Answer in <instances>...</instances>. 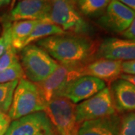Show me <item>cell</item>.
Instances as JSON below:
<instances>
[{
    "mask_svg": "<svg viewBox=\"0 0 135 135\" xmlns=\"http://www.w3.org/2000/svg\"><path fill=\"white\" fill-rule=\"evenodd\" d=\"M120 122L117 114L85 121L80 124L77 135H119Z\"/></svg>",
    "mask_w": 135,
    "mask_h": 135,
    "instance_id": "4fadbf2b",
    "label": "cell"
},
{
    "mask_svg": "<svg viewBox=\"0 0 135 135\" xmlns=\"http://www.w3.org/2000/svg\"><path fill=\"white\" fill-rule=\"evenodd\" d=\"M65 33L66 32H64L59 26L53 24L50 22L40 21L34 27L32 31L28 36V38L26 39V41L23 43V48L35 41H38L39 40L50 37L53 35H62Z\"/></svg>",
    "mask_w": 135,
    "mask_h": 135,
    "instance_id": "e0dca14e",
    "label": "cell"
},
{
    "mask_svg": "<svg viewBox=\"0 0 135 135\" xmlns=\"http://www.w3.org/2000/svg\"><path fill=\"white\" fill-rule=\"evenodd\" d=\"M119 135H135V112H131L121 119Z\"/></svg>",
    "mask_w": 135,
    "mask_h": 135,
    "instance_id": "44dd1931",
    "label": "cell"
},
{
    "mask_svg": "<svg viewBox=\"0 0 135 135\" xmlns=\"http://www.w3.org/2000/svg\"><path fill=\"white\" fill-rule=\"evenodd\" d=\"M135 12V0H118Z\"/></svg>",
    "mask_w": 135,
    "mask_h": 135,
    "instance_id": "4316f807",
    "label": "cell"
},
{
    "mask_svg": "<svg viewBox=\"0 0 135 135\" xmlns=\"http://www.w3.org/2000/svg\"><path fill=\"white\" fill-rule=\"evenodd\" d=\"M83 67H68L59 65L46 80L36 83L47 102L56 96L69 83L84 76Z\"/></svg>",
    "mask_w": 135,
    "mask_h": 135,
    "instance_id": "30bf717a",
    "label": "cell"
},
{
    "mask_svg": "<svg viewBox=\"0 0 135 135\" xmlns=\"http://www.w3.org/2000/svg\"><path fill=\"white\" fill-rule=\"evenodd\" d=\"M111 0H79L77 2L78 9L87 17L102 15Z\"/></svg>",
    "mask_w": 135,
    "mask_h": 135,
    "instance_id": "ac0fdd59",
    "label": "cell"
},
{
    "mask_svg": "<svg viewBox=\"0 0 135 135\" xmlns=\"http://www.w3.org/2000/svg\"><path fill=\"white\" fill-rule=\"evenodd\" d=\"M134 17V11L118 0H111L98 23L103 29L121 35L129 27Z\"/></svg>",
    "mask_w": 135,
    "mask_h": 135,
    "instance_id": "ba28073f",
    "label": "cell"
},
{
    "mask_svg": "<svg viewBox=\"0 0 135 135\" xmlns=\"http://www.w3.org/2000/svg\"><path fill=\"white\" fill-rule=\"evenodd\" d=\"M11 22L7 21L3 24V31L0 36V57L12 47V39L11 35Z\"/></svg>",
    "mask_w": 135,
    "mask_h": 135,
    "instance_id": "7402d4cb",
    "label": "cell"
},
{
    "mask_svg": "<svg viewBox=\"0 0 135 135\" xmlns=\"http://www.w3.org/2000/svg\"><path fill=\"white\" fill-rule=\"evenodd\" d=\"M11 122V119H8L6 120L2 121L0 122V135H5Z\"/></svg>",
    "mask_w": 135,
    "mask_h": 135,
    "instance_id": "484cf974",
    "label": "cell"
},
{
    "mask_svg": "<svg viewBox=\"0 0 135 135\" xmlns=\"http://www.w3.org/2000/svg\"><path fill=\"white\" fill-rule=\"evenodd\" d=\"M19 80L0 83V110L8 113L12 102L15 88Z\"/></svg>",
    "mask_w": 135,
    "mask_h": 135,
    "instance_id": "d6986e66",
    "label": "cell"
},
{
    "mask_svg": "<svg viewBox=\"0 0 135 135\" xmlns=\"http://www.w3.org/2000/svg\"><path fill=\"white\" fill-rule=\"evenodd\" d=\"M5 135H58L44 111L11 122Z\"/></svg>",
    "mask_w": 135,
    "mask_h": 135,
    "instance_id": "52a82bcc",
    "label": "cell"
},
{
    "mask_svg": "<svg viewBox=\"0 0 135 135\" xmlns=\"http://www.w3.org/2000/svg\"><path fill=\"white\" fill-rule=\"evenodd\" d=\"M113 114H116V110L109 87H105L89 99L80 102L75 108L76 121L79 126L85 121Z\"/></svg>",
    "mask_w": 135,
    "mask_h": 135,
    "instance_id": "8992f818",
    "label": "cell"
},
{
    "mask_svg": "<svg viewBox=\"0 0 135 135\" xmlns=\"http://www.w3.org/2000/svg\"><path fill=\"white\" fill-rule=\"evenodd\" d=\"M47 103L38 85L23 78L20 80L15 88L8 115L11 120H15L35 112L44 111Z\"/></svg>",
    "mask_w": 135,
    "mask_h": 135,
    "instance_id": "7a4b0ae2",
    "label": "cell"
},
{
    "mask_svg": "<svg viewBox=\"0 0 135 135\" xmlns=\"http://www.w3.org/2000/svg\"><path fill=\"white\" fill-rule=\"evenodd\" d=\"M72 135H77V133H74V134H72Z\"/></svg>",
    "mask_w": 135,
    "mask_h": 135,
    "instance_id": "4dcf8cb0",
    "label": "cell"
},
{
    "mask_svg": "<svg viewBox=\"0 0 135 135\" xmlns=\"http://www.w3.org/2000/svg\"><path fill=\"white\" fill-rule=\"evenodd\" d=\"M38 20H19L11 22V35L12 47L19 51L23 49V43L33 28L38 23Z\"/></svg>",
    "mask_w": 135,
    "mask_h": 135,
    "instance_id": "2e32d148",
    "label": "cell"
},
{
    "mask_svg": "<svg viewBox=\"0 0 135 135\" xmlns=\"http://www.w3.org/2000/svg\"><path fill=\"white\" fill-rule=\"evenodd\" d=\"M49 21L64 32L85 35L92 32V27L83 17L72 0H50Z\"/></svg>",
    "mask_w": 135,
    "mask_h": 135,
    "instance_id": "277c9868",
    "label": "cell"
},
{
    "mask_svg": "<svg viewBox=\"0 0 135 135\" xmlns=\"http://www.w3.org/2000/svg\"><path fill=\"white\" fill-rule=\"evenodd\" d=\"M76 104L63 97H55L47 101L44 112L58 135L77 133L79 125L76 121Z\"/></svg>",
    "mask_w": 135,
    "mask_h": 135,
    "instance_id": "5b68a950",
    "label": "cell"
},
{
    "mask_svg": "<svg viewBox=\"0 0 135 135\" xmlns=\"http://www.w3.org/2000/svg\"><path fill=\"white\" fill-rule=\"evenodd\" d=\"M20 65L25 77L35 83L46 80L59 64L37 44H29L20 50Z\"/></svg>",
    "mask_w": 135,
    "mask_h": 135,
    "instance_id": "3957f363",
    "label": "cell"
},
{
    "mask_svg": "<svg viewBox=\"0 0 135 135\" xmlns=\"http://www.w3.org/2000/svg\"><path fill=\"white\" fill-rule=\"evenodd\" d=\"M110 89L116 110L130 113L135 111V86L132 83L118 78L113 81Z\"/></svg>",
    "mask_w": 135,
    "mask_h": 135,
    "instance_id": "5bb4252c",
    "label": "cell"
},
{
    "mask_svg": "<svg viewBox=\"0 0 135 135\" xmlns=\"http://www.w3.org/2000/svg\"><path fill=\"white\" fill-rule=\"evenodd\" d=\"M122 74L135 76V60L122 62Z\"/></svg>",
    "mask_w": 135,
    "mask_h": 135,
    "instance_id": "cb8c5ba5",
    "label": "cell"
},
{
    "mask_svg": "<svg viewBox=\"0 0 135 135\" xmlns=\"http://www.w3.org/2000/svg\"><path fill=\"white\" fill-rule=\"evenodd\" d=\"M72 1L74 2V3H77V1H79V0H72Z\"/></svg>",
    "mask_w": 135,
    "mask_h": 135,
    "instance_id": "f546056e",
    "label": "cell"
},
{
    "mask_svg": "<svg viewBox=\"0 0 135 135\" xmlns=\"http://www.w3.org/2000/svg\"><path fill=\"white\" fill-rule=\"evenodd\" d=\"M11 2V0H0V7L3 5H8Z\"/></svg>",
    "mask_w": 135,
    "mask_h": 135,
    "instance_id": "f1b7e54d",
    "label": "cell"
},
{
    "mask_svg": "<svg viewBox=\"0 0 135 135\" xmlns=\"http://www.w3.org/2000/svg\"><path fill=\"white\" fill-rule=\"evenodd\" d=\"M50 0H20L11 11L7 21L19 20L49 21Z\"/></svg>",
    "mask_w": 135,
    "mask_h": 135,
    "instance_id": "7c38bea8",
    "label": "cell"
},
{
    "mask_svg": "<svg viewBox=\"0 0 135 135\" xmlns=\"http://www.w3.org/2000/svg\"><path fill=\"white\" fill-rule=\"evenodd\" d=\"M59 65L68 67H83L96 53V46L85 35L62 34L53 35L37 41Z\"/></svg>",
    "mask_w": 135,
    "mask_h": 135,
    "instance_id": "6da1fadb",
    "label": "cell"
},
{
    "mask_svg": "<svg viewBox=\"0 0 135 135\" xmlns=\"http://www.w3.org/2000/svg\"><path fill=\"white\" fill-rule=\"evenodd\" d=\"M26 78L23 68L20 62L12 64L0 72V83H6Z\"/></svg>",
    "mask_w": 135,
    "mask_h": 135,
    "instance_id": "ffe728a7",
    "label": "cell"
},
{
    "mask_svg": "<svg viewBox=\"0 0 135 135\" xmlns=\"http://www.w3.org/2000/svg\"><path fill=\"white\" fill-rule=\"evenodd\" d=\"M119 78L124 79L127 81L132 83L135 86V76L134 75H131V74H122Z\"/></svg>",
    "mask_w": 135,
    "mask_h": 135,
    "instance_id": "83f0119b",
    "label": "cell"
},
{
    "mask_svg": "<svg viewBox=\"0 0 135 135\" xmlns=\"http://www.w3.org/2000/svg\"><path fill=\"white\" fill-rule=\"evenodd\" d=\"M96 56L121 62L135 60V40L119 38L104 39L97 48Z\"/></svg>",
    "mask_w": 135,
    "mask_h": 135,
    "instance_id": "8fae6325",
    "label": "cell"
},
{
    "mask_svg": "<svg viewBox=\"0 0 135 135\" xmlns=\"http://www.w3.org/2000/svg\"><path fill=\"white\" fill-rule=\"evenodd\" d=\"M121 61L98 59L83 67L84 75L96 77L104 82L114 81L122 74Z\"/></svg>",
    "mask_w": 135,
    "mask_h": 135,
    "instance_id": "9a60e30c",
    "label": "cell"
},
{
    "mask_svg": "<svg viewBox=\"0 0 135 135\" xmlns=\"http://www.w3.org/2000/svg\"><path fill=\"white\" fill-rule=\"evenodd\" d=\"M17 62H19L17 51L11 47L0 57V72Z\"/></svg>",
    "mask_w": 135,
    "mask_h": 135,
    "instance_id": "603a6c76",
    "label": "cell"
},
{
    "mask_svg": "<svg viewBox=\"0 0 135 135\" xmlns=\"http://www.w3.org/2000/svg\"><path fill=\"white\" fill-rule=\"evenodd\" d=\"M121 35L123 37V38L135 40V17L132 20L129 27L125 32L121 34Z\"/></svg>",
    "mask_w": 135,
    "mask_h": 135,
    "instance_id": "d4e9b609",
    "label": "cell"
},
{
    "mask_svg": "<svg viewBox=\"0 0 135 135\" xmlns=\"http://www.w3.org/2000/svg\"><path fill=\"white\" fill-rule=\"evenodd\" d=\"M106 83L96 77L84 75L69 83L56 97H63L74 104L89 99L104 89Z\"/></svg>",
    "mask_w": 135,
    "mask_h": 135,
    "instance_id": "9c48e42d",
    "label": "cell"
}]
</instances>
